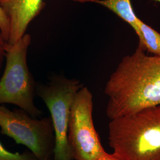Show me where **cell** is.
<instances>
[{
    "label": "cell",
    "instance_id": "3957f363",
    "mask_svg": "<svg viewBox=\"0 0 160 160\" xmlns=\"http://www.w3.org/2000/svg\"><path fill=\"white\" fill-rule=\"evenodd\" d=\"M31 42L30 35L26 33L14 45L6 48V67L0 80V104H14L38 118L42 112L34 104L36 87L27 59Z\"/></svg>",
    "mask_w": 160,
    "mask_h": 160
},
{
    "label": "cell",
    "instance_id": "30bf717a",
    "mask_svg": "<svg viewBox=\"0 0 160 160\" xmlns=\"http://www.w3.org/2000/svg\"><path fill=\"white\" fill-rule=\"evenodd\" d=\"M0 160H38L34 154L29 151L22 153L12 152L7 150L0 142Z\"/></svg>",
    "mask_w": 160,
    "mask_h": 160
},
{
    "label": "cell",
    "instance_id": "6da1fadb",
    "mask_svg": "<svg viewBox=\"0 0 160 160\" xmlns=\"http://www.w3.org/2000/svg\"><path fill=\"white\" fill-rule=\"evenodd\" d=\"M110 120L160 105V57L138 47L121 60L104 88Z\"/></svg>",
    "mask_w": 160,
    "mask_h": 160
},
{
    "label": "cell",
    "instance_id": "9c48e42d",
    "mask_svg": "<svg viewBox=\"0 0 160 160\" xmlns=\"http://www.w3.org/2000/svg\"><path fill=\"white\" fill-rule=\"evenodd\" d=\"M139 44L138 47L152 55L160 57V33L144 23L139 18L138 20Z\"/></svg>",
    "mask_w": 160,
    "mask_h": 160
},
{
    "label": "cell",
    "instance_id": "4fadbf2b",
    "mask_svg": "<svg viewBox=\"0 0 160 160\" xmlns=\"http://www.w3.org/2000/svg\"><path fill=\"white\" fill-rule=\"evenodd\" d=\"M94 160H121L114 154H109L106 152L98 157Z\"/></svg>",
    "mask_w": 160,
    "mask_h": 160
},
{
    "label": "cell",
    "instance_id": "ba28073f",
    "mask_svg": "<svg viewBox=\"0 0 160 160\" xmlns=\"http://www.w3.org/2000/svg\"><path fill=\"white\" fill-rule=\"evenodd\" d=\"M78 2H92L99 4L108 8L116 15L129 24L134 30L136 34L138 33V20L132 5L131 0H72Z\"/></svg>",
    "mask_w": 160,
    "mask_h": 160
},
{
    "label": "cell",
    "instance_id": "52a82bcc",
    "mask_svg": "<svg viewBox=\"0 0 160 160\" xmlns=\"http://www.w3.org/2000/svg\"><path fill=\"white\" fill-rule=\"evenodd\" d=\"M45 6L44 0H0V8L7 18L10 27L6 48L14 45L26 33L29 24L40 14Z\"/></svg>",
    "mask_w": 160,
    "mask_h": 160
},
{
    "label": "cell",
    "instance_id": "7a4b0ae2",
    "mask_svg": "<svg viewBox=\"0 0 160 160\" xmlns=\"http://www.w3.org/2000/svg\"><path fill=\"white\" fill-rule=\"evenodd\" d=\"M109 143L121 160H160V105L111 119Z\"/></svg>",
    "mask_w": 160,
    "mask_h": 160
},
{
    "label": "cell",
    "instance_id": "5b68a950",
    "mask_svg": "<svg viewBox=\"0 0 160 160\" xmlns=\"http://www.w3.org/2000/svg\"><path fill=\"white\" fill-rule=\"evenodd\" d=\"M84 87L79 80L54 75L36 92L50 112L55 137L53 160H73L67 140L69 118L77 93Z\"/></svg>",
    "mask_w": 160,
    "mask_h": 160
},
{
    "label": "cell",
    "instance_id": "277c9868",
    "mask_svg": "<svg viewBox=\"0 0 160 160\" xmlns=\"http://www.w3.org/2000/svg\"><path fill=\"white\" fill-rule=\"evenodd\" d=\"M1 133L29 149L38 160H53L55 137L51 117L34 118L22 109L0 106Z\"/></svg>",
    "mask_w": 160,
    "mask_h": 160
},
{
    "label": "cell",
    "instance_id": "8fae6325",
    "mask_svg": "<svg viewBox=\"0 0 160 160\" xmlns=\"http://www.w3.org/2000/svg\"><path fill=\"white\" fill-rule=\"evenodd\" d=\"M0 29L1 33L4 37V39L6 40V43L8 41L9 33H10V27L9 23L5 14L1 8H0Z\"/></svg>",
    "mask_w": 160,
    "mask_h": 160
},
{
    "label": "cell",
    "instance_id": "5bb4252c",
    "mask_svg": "<svg viewBox=\"0 0 160 160\" xmlns=\"http://www.w3.org/2000/svg\"><path fill=\"white\" fill-rule=\"evenodd\" d=\"M154 1H158V2H160V0H154Z\"/></svg>",
    "mask_w": 160,
    "mask_h": 160
},
{
    "label": "cell",
    "instance_id": "7c38bea8",
    "mask_svg": "<svg viewBox=\"0 0 160 160\" xmlns=\"http://www.w3.org/2000/svg\"><path fill=\"white\" fill-rule=\"evenodd\" d=\"M6 42L0 29V72L2 68L4 59L6 57Z\"/></svg>",
    "mask_w": 160,
    "mask_h": 160
},
{
    "label": "cell",
    "instance_id": "8992f818",
    "mask_svg": "<svg viewBox=\"0 0 160 160\" xmlns=\"http://www.w3.org/2000/svg\"><path fill=\"white\" fill-rule=\"evenodd\" d=\"M93 97L82 87L77 93L69 118L67 140L73 160H94L105 152L94 125Z\"/></svg>",
    "mask_w": 160,
    "mask_h": 160
}]
</instances>
